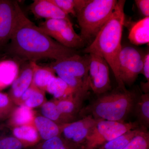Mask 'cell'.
Instances as JSON below:
<instances>
[{"label":"cell","mask_w":149,"mask_h":149,"mask_svg":"<svg viewBox=\"0 0 149 149\" xmlns=\"http://www.w3.org/2000/svg\"><path fill=\"white\" fill-rule=\"evenodd\" d=\"M3 57H4L3 55L2 54L0 53V61L2 60Z\"/></svg>","instance_id":"d6a6232c"},{"label":"cell","mask_w":149,"mask_h":149,"mask_svg":"<svg viewBox=\"0 0 149 149\" xmlns=\"http://www.w3.org/2000/svg\"><path fill=\"white\" fill-rule=\"evenodd\" d=\"M12 132L13 137L21 142L23 148L37 146L41 140L33 124L14 127Z\"/></svg>","instance_id":"5bb4252c"},{"label":"cell","mask_w":149,"mask_h":149,"mask_svg":"<svg viewBox=\"0 0 149 149\" xmlns=\"http://www.w3.org/2000/svg\"><path fill=\"white\" fill-rule=\"evenodd\" d=\"M33 125L37 129L40 139L44 141L60 136L64 124H58L41 115L35 116Z\"/></svg>","instance_id":"4fadbf2b"},{"label":"cell","mask_w":149,"mask_h":149,"mask_svg":"<svg viewBox=\"0 0 149 149\" xmlns=\"http://www.w3.org/2000/svg\"><path fill=\"white\" fill-rule=\"evenodd\" d=\"M70 23H71L70 19H46L45 21L41 23L38 27L48 36L55 39Z\"/></svg>","instance_id":"603a6c76"},{"label":"cell","mask_w":149,"mask_h":149,"mask_svg":"<svg viewBox=\"0 0 149 149\" xmlns=\"http://www.w3.org/2000/svg\"><path fill=\"white\" fill-rule=\"evenodd\" d=\"M139 133L134 136L123 149H149V132L141 127Z\"/></svg>","instance_id":"4316f807"},{"label":"cell","mask_w":149,"mask_h":149,"mask_svg":"<svg viewBox=\"0 0 149 149\" xmlns=\"http://www.w3.org/2000/svg\"><path fill=\"white\" fill-rule=\"evenodd\" d=\"M117 0H86L76 12L80 36L85 43H91L113 12Z\"/></svg>","instance_id":"277c9868"},{"label":"cell","mask_w":149,"mask_h":149,"mask_svg":"<svg viewBox=\"0 0 149 149\" xmlns=\"http://www.w3.org/2000/svg\"><path fill=\"white\" fill-rule=\"evenodd\" d=\"M68 15L71 14L76 17V12L80 7L81 0H50Z\"/></svg>","instance_id":"83f0119b"},{"label":"cell","mask_w":149,"mask_h":149,"mask_svg":"<svg viewBox=\"0 0 149 149\" xmlns=\"http://www.w3.org/2000/svg\"><path fill=\"white\" fill-rule=\"evenodd\" d=\"M19 64L15 60L0 61V91L11 85L18 75Z\"/></svg>","instance_id":"9a60e30c"},{"label":"cell","mask_w":149,"mask_h":149,"mask_svg":"<svg viewBox=\"0 0 149 149\" xmlns=\"http://www.w3.org/2000/svg\"><path fill=\"white\" fill-rule=\"evenodd\" d=\"M45 100L44 91L31 85L22 94L18 104H24L32 109L41 106L45 102Z\"/></svg>","instance_id":"ffe728a7"},{"label":"cell","mask_w":149,"mask_h":149,"mask_svg":"<svg viewBox=\"0 0 149 149\" xmlns=\"http://www.w3.org/2000/svg\"><path fill=\"white\" fill-rule=\"evenodd\" d=\"M100 120L85 116L64 124L60 136L74 146L87 148V142Z\"/></svg>","instance_id":"52a82bcc"},{"label":"cell","mask_w":149,"mask_h":149,"mask_svg":"<svg viewBox=\"0 0 149 149\" xmlns=\"http://www.w3.org/2000/svg\"><path fill=\"white\" fill-rule=\"evenodd\" d=\"M21 142L13 136L0 138V149H22Z\"/></svg>","instance_id":"f546056e"},{"label":"cell","mask_w":149,"mask_h":149,"mask_svg":"<svg viewBox=\"0 0 149 149\" xmlns=\"http://www.w3.org/2000/svg\"><path fill=\"white\" fill-rule=\"evenodd\" d=\"M83 107L79 118L90 116L97 120L125 122L133 108L138 97L134 91L116 90L97 95Z\"/></svg>","instance_id":"3957f363"},{"label":"cell","mask_w":149,"mask_h":149,"mask_svg":"<svg viewBox=\"0 0 149 149\" xmlns=\"http://www.w3.org/2000/svg\"><path fill=\"white\" fill-rule=\"evenodd\" d=\"M128 38L130 42L136 45L149 43V17H144L133 25Z\"/></svg>","instance_id":"e0dca14e"},{"label":"cell","mask_w":149,"mask_h":149,"mask_svg":"<svg viewBox=\"0 0 149 149\" xmlns=\"http://www.w3.org/2000/svg\"><path fill=\"white\" fill-rule=\"evenodd\" d=\"M33 61H25L22 66L16 79L11 85L8 95L12 101L18 103L22 94L32 85L33 72Z\"/></svg>","instance_id":"8fae6325"},{"label":"cell","mask_w":149,"mask_h":149,"mask_svg":"<svg viewBox=\"0 0 149 149\" xmlns=\"http://www.w3.org/2000/svg\"><path fill=\"white\" fill-rule=\"evenodd\" d=\"M62 45L69 49H79L85 46V42L74 31L72 22L65 28L54 39Z\"/></svg>","instance_id":"2e32d148"},{"label":"cell","mask_w":149,"mask_h":149,"mask_svg":"<svg viewBox=\"0 0 149 149\" xmlns=\"http://www.w3.org/2000/svg\"><path fill=\"white\" fill-rule=\"evenodd\" d=\"M16 1L0 0V53L3 52L11 38L16 19Z\"/></svg>","instance_id":"30bf717a"},{"label":"cell","mask_w":149,"mask_h":149,"mask_svg":"<svg viewBox=\"0 0 149 149\" xmlns=\"http://www.w3.org/2000/svg\"><path fill=\"white\" fill-rule=\"evenodd\" d=\"M125 1L118 0L109 19L103 26L92 43L84 50L86 54H94L105 60L111 68L118 87L127 90L119 76L118 59L122 47L121 41L125 22Z\"/></svg>","instance_id":"7a4b0ae2"},{"label":"cell","mask_w":149,"mask_h":149,"mask_svg":"<svg viewBox=\"0 0 149 149\" xmlns=\"http://www.w3.org/2000/svg\"><path fill=\"white\" fill-rule=\"evenodd\" d=\"M141 127L128 130L113 140L104 144L98 149H123L137 134Z\"/></svg>","instance_id":"cb8c5ba5"},{"label":"cell","mask_w":149,"mask_h":149,"mask_svg":"<svg viewBox=\"0 0 149 149\" xmlns=\"http://www.w3.org/2000/svg\"><path fill=\"white\" fill-rule=\"evenodd\" d=\"M45 91L52 95L55 100L66 97L75 92L60 78L56 76L48 83Z\"/></svg>","instance_id":"7402d4cb"},{"label":"cell","mask_w":149,"mask_h":149,"mask_svg":"<svg viewBox=\"0 0 149 149\" xmlns=\"http://www.w3.org/2000/svg\"><path fill=\"white\" fill-rule=\"evenodd\" d=\"M136 5L145 17H149V0H136Z\"/></svg>","instance_id":"4dcf8cb0"},{"label":"cell","mask_w":149,"mask_h":149,"mask_svg":"<svg viewBox=\"0 0 149 149\" xmlns=\"http://www.w3.org/2000/svg\"><path fill=\"white\" fill-rule=\"evenodd\" d=\"M133 113L140 127L149 128V93L139 96L133 108Z\"/></svg>","instance_id":"d6986e66"},{"label":"cell","mask_w":149,"mask_h":149,"mask_svg":"<svg viewBox=\"0 0 149 149\" xmlns=\"http://www.w3.org/2000/svg\"><path fill=\"white\" fill-rule=\"evenodd\" d=\"M15 6L14 29L4 55L10 56L15 60L22 63L36 62L44 58L58 60L77 54L76 49L62 45L29 20L17 1Z\"/></svg>","instance_id":"6da1fadb"},{"label":"cell","mask_w":149,"mask_h":149,"mask_svg":"<svg viewBox=\"0 0 149 149\" xmlns=\"http://www.w3.org/2000/svg\"><path fill=\"white\" fill-rule=\"evenodd\" d=\"M12 101L8 95L0 92V120L8 116L12 111Z\"/></svg>","instance_id":"f1b7e54d"},{"label":"cell","mask_w":149,"mask_h":149,"mask_svg":"<svg viewBox=\"0 0 149 149\" xmlns=\"http://www.w3.org/2000/svg\"><path fill=\"white\" fill-rule=\"evenodd\" d=\"M55 73L53 70L49 65L40 66L36 62H34L31 85L42 91H45L48 83L53 77L55 76Z\"/></svg>","instance_id":"ac0fdd59"},{"label":"cell","mask_w":149,"mask_h":149,"mask_svg":"<svg viewBox=\"0 0 149 149\" xmlns=\"http://www.w3.org/2000/svg\"><path fill=\"white\" fill-rule=\"evenodd\" d=\"M90 55L77 54L52 63L51 67L58 75L65 74L78 79H85L88 76Z\"/></svg>","instance_id":"9c48e42d"},{"label":"cell","mask_w":149,"mask_h":149,"mask_svg":"<svg viewBox=\"0 0 149 149\" xmlns=\"http://www.w3.org/2000/svg\"><path fill=\"white\" fill-rule=\"evenodd\" d=\"M140 127L137 121L118 122L100 120L88 139L87 149H98L128 130Z\"/></svg>","instance_id":"5b68a950"},{"label":"cell","mask_w":149,"mask_h":149,"mask_svg":"<svg viewBox=\"0 0 149 149\" xmlns=\"http://www.w3.org/2000/svg\"><path fill=\"white\" fill-rule=\"evenodd\" d=\"M33 149H35V148H33Z\"/></svg>","instance_id":"836d02e7"},{"label":"cell","mask_w":149,"mask_h":149,"mask_svg":"<svg viewBox=\"0 0 149 149\" xmlns=\"http://www.w3.org/2000/svg\"><path fill=\"white\" fill-rule=\"evenodd\" d=\"M35 116L32 109L20 104L13 112L10 122L14 127L33 124Z\"/></svg>","instance_id":"44dd1931"},{"label":"cell","mask_w":149,"mask_h":149,"mask_svg":"<svg viewBox=\"0 0 149 149\" xmlns=\"http://www.w3.org/2000/svg\"><path fill=\"white\" fill-rule=\"evenodd\" d=\"M29 9L37 18L70 19L69 15L65 13L50 0H35L29 6Z\"/></svg>","instance_id":"7c38bea8"},{"label":"cell","mask_w":149,"mask_h":149,"mask_svg":"<svg viewBox=\"0 0 149 149\" xmlns=\"http://www.w3.org/2000/svg\"><path fill=\"white\" fill-rule=\"evenodd\" d=\"M89 54L88 79L91 90L97 95L111 91L109 64L102 57L94 54Z\"/></svg>","instance_id":"ba28073f"},{"label":"cell","mask_w":149,"mask_h":149,"mask_svg":"<svg viewBox=\"0 0 149 149\" xmlns=\"http://www.w3.org/2000/svg\"><path fill=\"white\" fill-rule=\"evenodd\" d=\"M144 57L135 48L122 47L118 59L119 76L124 85H131L142 72Z\"/></svg>","instance_id":"8992f818"},{"label":"cell","mask_w":149,"mask_h":149,"mask_svg":"<svg viewBox=\"0 0 149 149\" xmlns=\"http://www.w3.org/2000/svg\"><path fill=\"white\" fill-rule=\"evenodd\" d=\"M142 74L146 77L147 83H149V52L144 57L143 65L142 70Z\"/></svg>","instance_id":"1f68e13d"},{"label":"cell","mask_w":149,"mask_h":149,"mask_svg":"<svg viewBox=\"0 0 149 149\" xmlns=\"http://www.w3.org/2000/svg\"><path fill=\"white\" fill-rule=\"evenodd\" d=\"M42 116L60 125L68 123L58 109L55 101L45 102L41 106Z\"/></svg>","instance_id":"d4e9b609"},{"label":"cell","mask_w":149,"mask_h":149,"mask_svg":"<svg viewBox=\"0 0 149 149\" xmlns=\"http://www.w3.org/2000/svg\"><path fill=\"white\" fill-rule=\"evenodd\" d=\"M35 149H87L79 148L64 140L60 136H56L47 141H43L36 146Z\"/></svg>","instance_id":"484cf974"}]
</instances>
